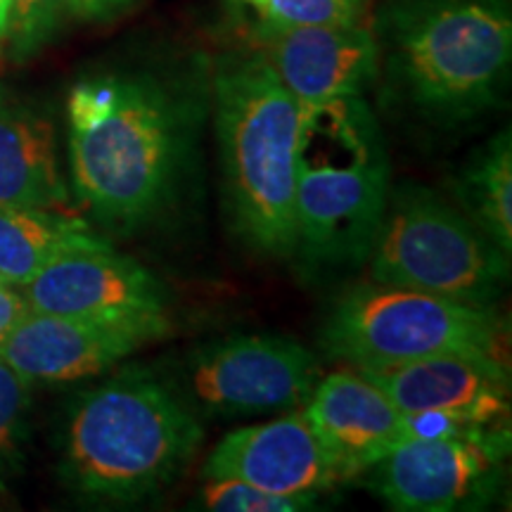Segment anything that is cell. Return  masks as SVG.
<instances>
[{"label":"cell","mask_w":512,"mask_h":512,"mask_svg":"<svg viewBox=\"0 0 512 512\" xmlns=\"http://www.w3.org/2000/svg\"><path fill=\"white\" fill-rule=\"evenodd\" d=\"M12 0H0V50H3L5 31H8V17H10Z\"/></svg>","instance_id":"25"},{"label":"cell","mask_w":512,"mask_h":512,"mask_svg":"<svg viewBox=\"0 0 512 512\" xmlns=\"http://www.w3.org/2000/svg\"><path fill=\"white\" fill-rule=\"evenodd\" d=\"M67 15V0H12L3 50L15 62H27L53 41Z\"/></svg>","instance_id":"19"},{"label":"cell","mask_w":512,"mask_h":512,"mask_svg":"<svg viewBox=\"0 0 512 512\" xmlns=\"http://www.w3.org/2000/svg\"><path fill=\"white\" fill-rule=\"evenodd\" d=\"M320 380L304 344L280 335H240L197 351L188 366L195 399L221 415L302 408Z\"/></svg>","instance_id":"8"},{"label":"cell","mask_w":512,"mask_h":512,"mask_svg":"<svg viewBox=\"0 0 512 512\" xmlns=\"http://www.w3.org/2000/svg\"><path fill=\"white\" fill-rule=\"evenodd\" d=\"M387 29L396 74L422 112L460 121L498 100L512 60L508 0H401Z\"/></svg>","instance_id":"5"},{"label":"cell","mask_w":512,"mask_h":512,"mask_svg":"<svg viewBox=\"0 0 512 512\" xmlns=\"http://www.w3.org/2000/svg\"><path fill=\"white\" fill-rule=\"evenodd\" d=\"M323 347L354 368L441 354L503 358V325L491 306L368 283L351 287L332 304Z\"/></svg>","instance_id":"7"},{"label":"cell","mask_w":512,"mask_h":512,"mask_svg":"<svg viewBox=\"0 0 512 512\" xmlns=\"http://www.w3.org/2000/svg\"><path fill=\"white\" fill-rule=\"evenodd\" d=\"M261 57L302 105L354 98L373 83L380 46L363 24L273 27L261 22Z\"/></svg>","instance_id":"14"},{"label":"cell","mask_w":512,"mask_h":512,"mask_svg":"<svg viewBox=\"0 0 512 512\" xmlns=\"http://www.w3.org/2000/svg\"><path fill=\"white\" fill-rule=\"evenodd\" d=\"M74 190L107 226H143L174 195L188 145L181 100L150 74H105L69 91Z\"/></svg>","instance_id":"1"},{"label":"cell","mask_w":512,"mask_h":512,"mask_svg":"<svg viewBox=\"0 0 512 512\" xmlns=\"http://www.w3.org/2000/svg\"><path fill=\"white\" fill-rule=\"evenodd\" d=\"M204 479H238L283 496H318L347 477L297 411L226 434L204 463Z\"/></svg>","instance_id":"13"},{"label":"cell","mask_w":512,"mask_h":512,"mask_svg":"<svg viewBox=\"0 0 512 512\" xmlns=\"http://www.w3.org/2000/svg\"><path fill=\"white\" fill-rule=\"evenodd\" d=\"M166 332V316L83 318L29 309L0 356L29 384L76 382L105 373Z\"/></svg>","instance_id":"10"},{"label":"cell","mask_w":512,"mask_h":512,"mask_svg":"<svg viewBox=\"0 0 512 512\" xmlns=\"http://www.w3.org/2000/svg\"><path fill=\"white\" fill-rule=\"evenodd\" d=\"M216 133L235 228L259 252L297 249V150L304 105L264 57L230 62L214 79Z\"/></svg>","instance_id":"3"},{"label":"cell","mask_w":512,"mask_h":512,"mask_svg":"<svg viewBox=\"0 0 512 512\" xmlns=\"http://www.w3.org/2000/svg\"><path fill=\"white\" fill-rule=\"evenodd\" d=\"M29 313L27 299L24 294L17 292V287L8 283H0V347L5 344V339L10 337V332L17 328L19 320Z\"/></svg>","instance_id":"24"},{"label":"cell","mask_w":512,"mask_h":512,"mask_svg":"<svg viewBox=\"0 0 512 512\" xmlns=\"http://www.w3.org/2000/svg\"><path fill=\"white\" fill-rule=\"evenodd\" d=\"M138 0H67V15L81 22H107L124 15Z\"/></svg>","instance_id":"23"},{"label":"cell","mask_w":512,"mask_h":512,"mask_svg":"<svg viewBox=\"0 0 512 512\" xmlns=\"http://www.w3.org/2000/svg\"><path fill=\"white\" fill-rule=\"evenodd\" d=\"M200 498L202 508L214 512H299L316 503V496L271 494L238 479H207Z\"/></svg>","instance_id":"21"},{"label":"cell","mask_w":512,"mask_h":512,"mask_svg":"<svg viewBox=\"0 0 512 512\" xmlns=\"http://www.w3.org/2000/svg\"><path fill=\"white\" fill-rule=\"evenodd\" d=\"M373 283L491 306L508 280V259L470 216L430 190L403 188L387 202L368 252Z\"/></svg>","instance_id":"6"},{"label":"cell","mask_w":512,"mask_h":512,"mask_svg":"<svg viewBox=\"0 0 512 512\" xmlns=\"http://www.w3.org/2000/svg\"><path fill=\"white\" fill-rule=\"evenodd\" d=\"M254 8L273 27H351L363 22L368 0H259Z\"/></svg>","instance_id":"20"},{"label":"cell","mask_w":512,"mask_h":512,"mask_svg":"<svg viewBox=\"0 0 512 512\" xmlns=\"http://www.w3.org/2000/svg\"><path fill=\"white\" fill-rule=\"evenodd\" d=\"M247 3H252V5H254V3H259V0H247Z\"/></svg>","instance_id":"26"},{"label":"cell","mask_w":512,"mask_h":512,"mask_svg":"<svg viewBox=\"0 0 512 512\" xmlns=\"http://www.w3.org/2000/svg\"><path fill=\"white\" fill-rule=\"evenodd\" d=\"M31 311L83 318L166 316L164 285L110 245L62 254L22 287Z\"/></svg>","instance_id":"11"},{"label":"cell","mask_w":512,"mask_h":512,"mask_svg":"<svg viewBox=\"0 0 512 512\" xmlns=\"http://www.w3.org/2000/svg\"><path fill=\"white\" fill-rule=\"evenodd\" d=\"M31 384L0 356V460L10 451L12 439L29 403Z\"/></svg>","instance_id":"22"},{"label":"cell","mask_w":512,"mask_h":512,"mask_svg":"<svg viewBox=\"0 0 512 512\" xmlns=\"http://www.w3.org/2000/svg\"><path fill=\"white\" fill-rule=\"evenodd\" d=\"M389 202V157L361 100L304 105L297 150V249L309 264L366 259Z\"/></svg>","instance_id":"4"},{"label":"cell","mask_w":512,"mask_h":512,"mask_svg":"<svg viewBox=\"0 0 512 512\" xmlns=\"http://www.w3.org/2000/svg\"><path fill=\"white\" fill-rule=\"evenodd\" d=\"M64 202L53 121L0 91V204L62 209Z\"/></svg>","instance_id":"16"},{"label":"cell","mask_w":512,"mask_h":512,"mask_svg":"<svg viewBox=\"0 0 512 512\" xmlns=\"http://www.w3.org/2000/svg\"><path fill=\"white\" fill-rule=\"evenodd\" d=\"M200 441L190 403L157 375L128 368L76 401L64 479L95 501H143L181 475Z\"/></svg>","instance_id":"2"},{"label":"cell","mask_w":512,"mask_h":512,"mask_svg":"<svg viewBox=\"0 0 512 512\" xmlns=\"http://www.w3.org/2000/svg\"><path fill=\"white\" fill-rule=\"evenodd\" d=\"M356 370L401 413H446L489 430H510V377L503 358L441 354Z\"/></svg>","instance_id":"12"},{"label":"cell","mask_w":512,"mask_h":512,"mask_svg":"<svg viewBox=\"0 0 512 512\" xmlns=\"http://www.w3.org/2000/svg\"><path fill=\"white\" fill-rule=\"evenodd\" d=\"M100 245L107 242L62 209L0 204V283L24 287L62 254Z\"/></svg>","instance_id":"17"},{"label":"cell","mask_w":512,"mask_h":512,"mask_svg":"<svg viewBox=\"0 0 512 512\" xmlns=\"http://www.w3.org/2000/svg\"><path fill=\"white\" fill-rule=\"evenodd\" d=\"M458 197L472 221L503 249L512 252V143L510 131L498 133L467 164Z\"/></svg>","instance_id":"18"},{"label":"cell","mask_w":512,"mask_h":512,"mask_svg":"<svg viewBox=\"0 0 512 512\" xmlns=\"http://www.w3.org/2000/svg\"><path fill=\"white\" fill-rule=\"evenodd\" d=\"M510 430L477 437L406 439L368 470L389 508L448 512L482 503L501 479Z\"/></svg>","instance_id":"9"},{"label":"cell","mask_w":512,"mask_h":512,"mask_svg":"<svg viewBox=\"0 0 512 512\" xmlns=\"http://www.w3.org/2000/svg\"><path fill=\"white\" fill-rule=\"evenodd\" d=\"M302 413L347 479L406 441V415L356 368L318 380Z\"/></svg>","instance_id":"15"}]
</instances>
